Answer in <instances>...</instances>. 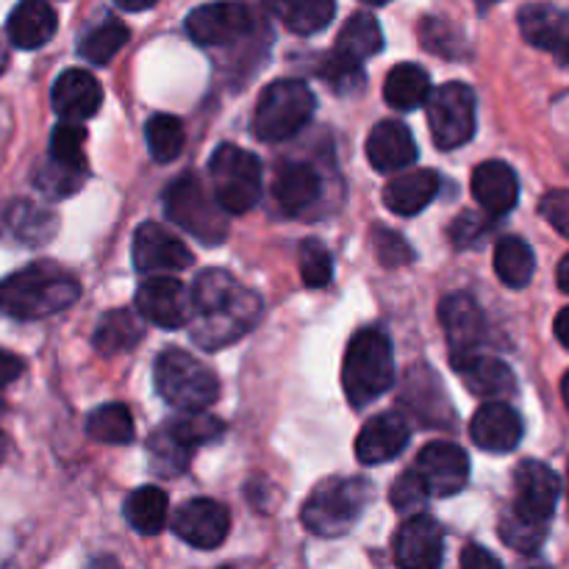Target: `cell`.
Returning <instances> with one entry per match:
<instances>
[{"instance_id": "cell-1", "label": "cell", "mask_w": 569, "mask_h": 569, "mask_svg": "<svg viewBox=\"0 0 569 569\" xmlns=\"http://www.w3.org/2000/svg\"><path fill=\"white\" fill-rule=\"evenodd\" d=\"M189 298L192 339L203 350H220L237 342L261 317V300L220 267L200 272Z\"/></svg>"}, {"instance_id": "cell-2", "label": "cell", "mask_w": 569, "mask_h": 569, "mask_svg": "<svg viewBox=\"0 0 569 569\" xmlns=\"http://www.w3.org/2000/svg\"><path fill=\"white\" fill-rule=\"evenodd\" d=\"M81 295L76 276L56 261H37L0 281V311L11 320L33 322L70 309Z\"/></svg>"}, {"instance_id": "cell-3", "label": "cell", "mask_w": 569, "mask_h": 569, "mask_svg": "<svg viewBox=\"0 0 569 569\" xmlns=\"http://www.w3.org/2000/svg\"><path fill=\"white\" fill-rule=\"evenodd\" d=\"M342 387L353 409H365L395 387L392 342L381 328H361L345 350Z\"/></svg>"}, {"instance_id": "cell-4", "label": "cell", "mask_w": 569, "mask_h": 569, "mask_svg": "<svg viewBox=\"0 0 569 569\" xmlns=\"http://www.w3.org/2000/svg\"><path fill=\"white\" fill-rule=\"evenodd\" d=\"M372 500L367 478H328L303 503L300 520L317 537H342L361 520Z\"/></svg>"}, {"instance_id": "cell-5", "label": "cell", "mask_w": 569, "mask_h": 569, "mask_svg": "<svg viewBox=\"0 0 569 569\" xmlns=\"http://www.w3.org/2000/svg\"><path fill=\"white\" fill-rule=\"evenodd\" d=\"M153 381L161 400L181 411V415L206 411L220 395V381H217L214 372L203 361L178 348L164 350L156 359Z\"/></svg>"}, {"instance_id": "cell-6", "label": "cell", "mask_w": 569, "mask_h": 569, "mask_svg": "<svg viewBox=\"0 0 569 569\" xmlns=\"http://www.w3.org/2000/svg\"><path fill=\"white\" fill-rule=\"evenodd\" d=\"M317 98L309 83L283 78L261 92L253 114V133L261 142H287L311 122Z\"/></svg>"}, {"instance_id": "cell-7", "label": "cell", "mask_w": 569, "mask_h": 569, "mask_svg": "<svg viewBox=\"0 0 569 569\" xmlns=\"http://www.w3.org/2000/svg\"><path fill=\"white\" fill-rule=\"evenodd\" d=\"M164 211L178 228H183L189 237L209 244V248H214L228 237V214L192 172H183L178 181H172L164 189Z\"/></svg>"}, {"instance_id": "cell-8", "label": "cell", "mask_w": 569, "mask_h": 569, "mask_svg": "<svg viewBox=\"0 0 569 569\" xmlns=\"http://www.w3.org/2000/svg\"><path fill=\"white\" fill-rule=\"evenodd\" d=\"M211 192L226 214H244L261 198V161L239 144H220L209 164Z\"/></svg>"}, {"instance_id": "cell-9", "label": "cell", "mask_w": 569, "mask_h": 569, "mask_svg": "<svg viewBox=\"0 0 569 569\" xmlns=\"http://www.w3.org/2000/svg\"><path fill=\"white\" fill-rule=\"evenodd\" d=\"M428 128L439 150H456L476 133V92L467 83H445L426 100Z\"/></svg>"}, {"instance_id": "cell-10", "label": "cell", "mask_w": 569, "mask_h": 569, "mask_svg": "<svg viewBox=\"0 0 569 569\" xmlns=\"http://www.w3.org/2000/svg\"><path fill=\"white\" fill-rule=\"evenodd\" d=\"M559 495V476L542 461L528 459L515 470V500L509 506V515L528 522V526L550 528Z\"/></svg>"}, {"instance_id": "cell-11", "label": "cell", "mask_w": 569, "mask_h": 569, "mask_svg": "<svg viewBox=\"0 0 569 569\" xmlns=\"http://www.w3.org/2000/svg\"><path fill=\"white\" fill-rule=\"evenodd\" d=\"M192 264V250L159 222H142L133 233V267L139 276H172L189 270Z\"/></svg>"}, {"instance_id": "cell-12", "label": "cell", "mask_w": 569, "mask_h": 569, "mask_svg": "<svg viewBox=\"0 0 569 569\" xmlns=\"http://www.w3.org/2000/svg\"><path fill=\"white\" fill-rule=\"evenodd\" d=\"M395 565L400 569H442L445 531L431 515L406 517L395 533Z\"/></svg>"}, {"instance_id": "cell-13", "label": "cell", "mask_w": 569, "mask_h": 569, "mask_svg": "<svg viewBox=\"0 0 569 569\" xmlns=\"http://www.w3.org/2000/svg\"><path fill=\"white\" fill-rule=\"evenodd\" d=\"M137 311L142 320L172 331L192 322V298L178 278H144L137 289Z\"/></svg>"}, {"instance_id": "cell-14", "label": "cell", "mask_w": 569, "mask_h": 569, "mask_svg": "<svg viewBox=\"0 0 569 569\" xmlns=\"http://www.w3.org/2000/svg\"><path fill=\"white\" fill-rule=\"evenodd\" d=\"M253 31V14L239 3L198 6L187 17V33L203 48H228Z\"/></svg>"}, {"instance_id": "cell-15", "label": "cell", "mask_w": 569, "mask_h": 569, "mask_svg": "<svg viewBox=\"0 0 569 569\" xmlns=\"http://www.w3.org/2000/svg\"><path fill=\"white\" fill-rule=\"evenodd\" d=\"M411 470L420 476L431 498L433 495L437 498L459 495L467 487V481H470V459H467V453L459 445L450 442L426 445Z\"/></svg>"}, {"instance_id": "cell-16", "label": "cell", "mask_w": 569, "mask_h": 569, "mask_svg": "<svg viewBox=\"0 0 569 569\" xmlns=\"http://www.w3.org/2000/svg\"><path fill=\"white\" fill-rule=\"evenodd\" d=\"M172 531L198 550H214L226 542L231 531V515L222 503L211 498L187 500L172 515Z\"/></svg>"}, {"instance_id": "cell-17", "label": "cell", "mask_w": 569, "mask_h": 569, "mask_svg": "<svg viewBox=\"0 0 569 569\" xmlns=\"http://www.w3.org/2000/svg\"><path fill=\"white\" fill-rule=\"evenodd\" d=\"M450 365L476 398L489 400V403H503L506 398L517 392V378L511 367L495 356H483L476 350V353L456 356V359H450Z\"/></svg>"}, {"instance_id": "cell-18", "label": "cell", "mask_w": 569, "mask_h": 569, "mask_svg": "<svg viewBox=\"0 0 569 569\" xmlns=\"http://www.w3.org/2000/svg\"><path fill=\"white\" fill-rule=\"evenodd\" d=\"M411 439V426L398 411H383L372 417L356 437V456L361 465H383L398 459Z\"/></svg>"}, {"instance_id": "cell-19", "label": "cell", "mask_w": 569, "mask_h": 569, "mask_svg": "<svg viewBox=\"0 0 569 569\" xmlns=\"http://www.w3.org/2000/svg\"><path fill=\"white\" fill-rule=\"evenodd\" d=\"M50 100H53V109L61 117V122L83 126L89 117L98 114L100 103H103V89L92 72L67 70L56 78Z\"/></svg>"}, {"instance_id": "cell-20", "label": "cell", "mask_w": 569, "mask_h": 569, "mask_svg": "<svg viewBox=\"0 0 569 569\" xmlns=\"http://www.w3.org/2000/svg\"><path fill=\"white\" fill-rule=\"evenodd\" d=\"M439 320H442L445 333H448L450 359L476 353L487 322H483L481 306L470 295H448L439 306Z\"/></svg>"}, {"instance_id": "cell-21", "label": "cell", "mask_w": 569, "mask_h": 569, "mask_svg": "<svg viewBox=\"0 0 569 569\" xmlns=\"http://www.w3.org/2000/svg\"><path fill=\"white\" fill-rule=\"evenodd\" d=\"M522 433V417L509 403H483L470 422L472 442L487 453H511Z\"/></svg>"}, {"instance_id": "cell-22", "label": "cell", "mask_w": 569, "mask_h": 569, "mask_svg": "<svg viewBox=\"0 0 569 569\" xmlns=\"http://www.w3.org/2000/svg\"><path fill=\"white\" fill-rule=\"evenodd\" d=\"M520 31L533 48L548 50L556 61L569 67V11L556 6H526L520 9Z\"/></svg>"}, {"instance_id": "cell-23", "label": "cell", "mask_w": 569, "mask_h": 569, "mask_svg": "<svg viewBox=\"0 0 569 569\" xmlns=\"http://www.w3.org/2000/svg\"><path fill=\"white\" fill-rule=\"evenodd\" d=\"M420 150L409 126L400 120H383L367 137V161L378 172H398L403 167L415 164Z\"/></svg>"}, {"instance_id": "cell-24", "label": "cell", "mask_w": 569, "mask_h": 569, "mask_svg": "<svg viewBox=\"0 0 569 569\" xmlns=\"http://www.w3.org/2000/svg\"><path fill=\"white\" fill-rule=\"evenodd\" d=\"M472 194L487 217H503L520 200V181L506 161H483L472 172Z\"/></svg>"}, {"instance_id": "cell-25", "label": "cell", "mask_w": 569, "mask_h": 569, "mask_svg": "<svg viewBox=\"0 0 569 569\" xmlns=\"http://www.w3.org/2000/svg\"><path fill=\"white\" fill-rule=\"evenodd\" d=\"M322 192V181L317 170L306 161H283L276 167V181H272V194L283 214L298 217L309 206L317 203Z\"/></svg>"}, {"instance_id": "cell-26", "label": "cell", "mask_w": 569, "mask_h": 569, "mask_svg": "<svg viewBox=\"0 0 569 569\" xmlns=\"http://www.w3.org/2000/svg\"><path fill=\"white\" fill-rule=\"evenodd\" d=\"M59 31V14L50 3L42 0H26L17 6L6 22V37L14 48L37 50L48 44Z\"/></svg>"}, {"instance_id": "cell-27", "label": "cell", "mask_w": 569, "mask_h": 569, "mask_svg": "<svg viewBox=\"0 0 569 569\" xmlns=\"http://www.w3.org/2000/svg\"><path fill=\"white\" fill-rule=\"evenodd\" d=\"M439 187H442V178L433 170L406 172V176L392 178V181L383 187V203H387V209L395 211V214L415 217L431 206Z\"/></svg>"}, {"instance_id": "cell-28", "label": "cell", "mask_w": 569, "mask_h": 569, "mask_svg": "<svg viewBox=\"0 0 569 569\" xmlns=\"http://www.w3.org/2000/svg\"><path fill=\"white\" fill-rule=\"evenodd\" d=\"M383 48V31L378 26L376 14L370 11H356L348 22L339 31L337 44H333V53L337 59L348 61V64H365L370 56L381 53Z\"/></svg>"}, {"instance_id": "cell-29", "label": "cell", "mask_w": 569, "mask_h": 569, "mask_svg": "<svg viewBox=\"0 0 569 569\" xmlns=\"http://www.w3.org/2000/svg\"><path fill=\"white\" fill-rule=\"evenodd\" d=\"M144 337V326L139 320L137 311L128 309H114L106 311L100 317L98 328H94L92 345L100 356H117L133 350Z\"/></svg>"}, {"instance_id": "cell-30", "label": "cell", "mask_w": 569, "mask_h": 569, "mask_svg": "<svg viewBox=\"0 0 569 569\" xmlns=\"http://www.w3.org/2000/svg\"><path fill=\"white\" fill-rule=\"evenodd\" d=\"M431 89V76L420 64L406 61V64L389 70L387 81H383V100L395 111H411L417 106H426Z\"/></svg>"}, {"instance_id": "cell-31", "label": "cell", "mask_w": 569, "mask_h": 569, "mask_svg": "<svg viewBox=\"0 0 569 569\" xmlns=\"http://www.w3.org/2000/svg\"><path fill=\"white\" fill-rule=\"evenodd\" d=\"M533 270H537V259L526 239L520 237H503L495 244V272L500 281L511 289H522L531 283Z\"/></svg>"}, {"instance_id": "cell-32", "label": "cell", "mask_w": 569, "mask_h": 569, "mask_svg": "<svg viewBox=\"0 0 569 569\" xmlns=\"http://www.w3.org/2000/svg\"><path fill=\"white\" fill-rule=\"evenodd\" d=\"M126 520L131 522L133 531L153 537V533L164 531L167 520H170V500L161 489L156 487H139L126 500Z\"/></svg>"}, {"instance_id": "cell-33", "label": "cell", "mask_w": 569, "mask_h": 569, "mask_svg": "<svg viewBox=\"0 0 569 569\" xmlns=\"http://www.w3.org/2000/svg\"><path fill=\"white\" fill-rule=\"evenodd\" d=\"M87 433L94 442L128 445L137 437V428H133V417L131 411H128V406L106 403L98 406L94 411H89Z\"/></svg>"}, {"instance_id": "cell-34", "label": "cell", "mask_w": 569, "mask_h": 569, "mask_svg": "<svg viewBox=\"0 0 569 569\" xmlns=\"http://www.w3.org/2000/svg\"><path fill=\"white\" fill-rule=\"evenodd\" d=\"M83 144H87V128L78 122H59L50 133L48 144V161L70 172H87V156H83Z\"/></svg>"}, {"instance_id": "cell-35", "label": "cell", "mask_w": 569, "mask_h": 569, "mask_svg": "<svg viewBox=\"0 0 569 569\" xmlns=\"http://www.w3.org/2000/svg\"><path fill=\"white\" fill-rule=\"evenodd\" d=\"M276 11L289 31L298 37H311L333 20L337 6L331 0H295V3L276 6Z\"/></svg>"}, {"instance_id": "cell-36", "label": "cell", "mask_w": 569, "mask_h": 569, "mask_svg": "<svg viewBox=\"0 0 569 569\" xmlns=\"http://www.w3.org/2000/svg\"><path fill=\"white\" fill-rule=\"evenodd\" d=\"M128 37H131V31H128L126 22L106 20L81 39V48L78 50H81V56L89 64H109L120 53L122 44L128 42Z\"/></svg>"}, {"instance_id": "cell-37", "label": "cell", "mask_w": 569, "mask_h": 569, "mask_svg": "<svg viewBox=\"0 0 569 569\" xmlns=\"http://www.w3.org/2000/svg\"><path fill=\"white\" fill-rule=\"evenodd\" d=\"M144 133H148L150 156H153L159 164H170L172 159H178L183 150V142H187L183 122L172 114L150 117L148 126H144Z\"/></svg>"}, {"instance_id": "cell-38", "label": "cell", "mask_w": 569, "mask_h": 569, "mask_svg": "<svg viewBox=\"0 0 569 569\" xmlns=\"http://www.w3.org/2000/svg\"><path fill=\"white\" fill-rule=\"evenodd\" d=\"M167 431L178 439L187 450L200 448V445H211L226 433V426H222L217 417L206 415V411H192V415H178L172 420L164 422Z\"/></svg>"}, {"instance_id": "cell-39", "label": "cell", "mask_w": 569, "mask_h": 569, "mask_svg": "<svg viewBox=\"0 0 569 569\" xmlns=\"http://www.w3.org/2000/svg\"><path fill=\"white\" fill-rule=\"evenodd\" d=\"M6 228L20 242H42V239L53 237L56 217L50 211L39 209V206L14 203L6 214Z\"/></svg>"}, {"instance_id": "cell-40", "label": "cell", "mask_w": 569, "mask_h": 569, "mask_svg": "<svg viewBox=\"0 0 569 569\" xmlns=\"http://www.w3.org/2000/svg\"><path fill=\"white\" fill-rule=\"evenodd\" d=\"M148 453H150V461H153V470L159 472V476H167V478L181 476V472L187 470L189 459H192V450L183 448V445L178 442V439L172 437L164 426H161L159 431L150 437Z\"/></svg>"}, {"instance_id": "cell-41", "label": "cell", "mask_w": 569, "mask_h": 569, "mask_svg": "<svg viewBox=\"0 0 569 569\" xmlns=\"http://www.w3.org/2000/svg\"><path fill=\"white\" fill-rule=\"evenodd\" d=\"M300 261V278H303L306 287L320 289L328 287L333 281V259L328 253V248L317 239H306L298 250Z\"/></svg>"}, {"instance_id": "cell-42", "label": "cell", "mask_w": 569, "mask_h": 569, "mask_svg": "<svg viewBox=\"0 0 569 569\" xmlns=\"http://www.w3.org/2000/svg\"><path fill=\"white\" fill-rule=\"evenodd\" d=\"M428 500H431V495H428L426 483L420 481V476H417L415 470H406L403 476L392 483V492H389V503L409 517L422 515Z\"/></svg>"}, {"instance_id": "cell-43", "label": "cell", "mask_w": 569, "mask_h": 569, "mask_svg": "<svg viewBox=\"0 0 569 569\" xmlns=\"http://www.w3.org/2000/svg\"><path fill=\"white\" fill-rule=\"evenodd\" d=\"M320 78L326 83H331L333 92H356V89L365 83V72H361L359 64H348V61L337 59V56H328L326 64H322Z\"/></svg>"}, {"instance_id": "cell-44", "label": "cell", "mask_w": 569, "mask_h": 569, "mask_svg": "<svg viewBox=\"0 0 569 569\" xmlns=\"http://www.w3.org/2000/svg\"><path fill=\"white\" fill-rule=\"evenodd\" d=\"M489 228H492V217L465 211V214L456 217L453 226H450V239L456 242V248H472L478 239L487 237Z\"/></svg>"}, {"instance_id": "cell-45", "label": "cell", "mask_w": 569, "mask_h": 569, "mask_svg": "<svg viewBox=\"0 0 569 569\" xmlns=\"http://www.w3.org/2000/svg\"><path fill=\"white\" fill-rule=\"evenodd\" d=\"M376 250L381 264L387 267H400L406 264V261L415 259V253H411V248L406 244V239L400 237V233L387 231V228H378L376 231Z\"/></svg>"}, {"instance_id": "cell-46", "label": "cell", "mask_w": 569, "mask_h": 569, "mask_svg": "<svg viewBox=\"0 0 569 569\" xmlns=\"http://www.w3.org/2000/svg\"><path fill=\"white\" fill-rule=\"evenodd\" d=\"M539 214L561 233V237L569 239V189H553L542 198L539 203Z\"/></svg>"}, {"instance_id": "cell-47", "label": "cell", "mask_w": 569, "mask_h": 569, "mask_svg": "<svg viewBox=\"0 0 569 569\" xmlns=\"http://www.w3.org/2000/svg\"><path fill=\"white\" fill-rule=\"evenodd\" d=\"M461 569H503V565L481 545H467L461 553Z\"/></svg>"}, {"instance_id": "cell-48", "label": "cell", "mask_w": 569, "mask_h": 569, "mask_svg": "<svg viewBox=\"0 0 569 569\" xmlns=\"http://www.w3.org/2000/svg\"><path fill=\"white\" fill-rule=\"evenodd\" d=\"M22 372H26V365H22L20 356L0 350V387H9V383H14Z\"/></svg>"}, {"instance_id": "cell-49", "label": "cell", "mask_w": 569, "mask_h": 569, "mask_svg": "<svg viewBox=\"0 0 569 569\" xmlns=\"http://www.w3.org/2000/svg\"><path fill=\"white\" fill-rule=\"evenodd\" d=\"M556 339H559L565 348H569V306L567 309L559 311V317H556Z\"/></svg>"}, {"instance_id": "cell-50", "label": "cell", "mask_w": 569, "mask_h": 569, "mask_svg": "<svg viewBox=\"0 0 569 569\" xmlns=\"http://www.w3.org/2000/svg\"><path fill=\"white\" fill-rule=\"evenodd\" d=\"M556 281H559V289L561 292L569 295V253L561 259L559 270H556Z\"/></svg>"}, {"instance_id": "cell-51", "label": "cell", "mask_w": 569, "mask_h": 569, "mask_svg": "<svg viewBox=\"0 0 569 569\" xmlns=\"http://www.w3.org/2000/svg\"><path fill=\"white\" fill-rule=\"evenodd\" d=\"M83 569H122V567H120V561L111 559V556H98V559L89 561Z\"/></svg>"}, {"instance_id": "cell-52", "label": "cell", "mask_w": 569, "mask_h": 569, "mask_svg": "<svg viewBox=\"0 0 569 569\" xmlns=\"http://www.w3.org/2000/svg\"><path fill=\"white\" fill-rule=\"evenodd\" d=\"M6 456H9V437H6L3 431H0V465L6 461Z\"/></svg>"}, {"instance_id": "cell-53", "label": "cell", "mask_w": 569, "mask_h": 569, "mask_svg": "<svg viewBox=\"0 0 569 569\" xmlns=\"http://www.w3.org/2000/svg\"><path fill=\"white\" fill-rule=\"evenodd\" d=\"M6 67H9V50H6V44L0 42V76L6 72Z\"/></svg>"}, {"instance_id": "cell-54", "label": "cell", "mask_w": 569, "mask_h": 569, "mask_svg": "<svg viewBox=\"0 0 569 569\" xmlns=\"http://www.w3.org/2000/svg\"><path fill=\"white\" fill-rule=\"evenodd\" d=\"M561 395H565V403H567V409H569V372L565 376V381H561Z\"/></svg>"}, {"instance_id": "cell-55", "label": "cell", "mask_w": 569, "mask_h": 569, "mask_svg": "<svg viewBox=\"0 0 569 569\" xmlns=\"http://www.w3.org/2000/svg\"><path fill=\"white\" fill-rule=\"evenodd\" d=\"M567 500H569V498H567Z\"/></svg>"}]
</instances>
